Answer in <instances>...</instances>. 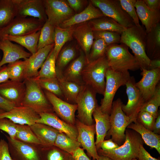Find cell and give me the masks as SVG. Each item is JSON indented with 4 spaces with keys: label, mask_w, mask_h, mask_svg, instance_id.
Masks as SVG:
<instances>
[{
    "label": "cell",
    "mask_w": 160,
    "mask_h": 160,
    "mask_svg": "<svg viewBox=\"0 0 160 160\" xmlns=\"http://www.w3.org/2000/svg\"><path fill=\"white\" fill-rule=\"evenodd\" d=\"M146 34L143 26L135 25L126 28L121 34L120 43L132 50L141 70H148L151 60L146 52Z\"/></svg>",
    "instance_id": "6da1fadb"
},
{
    "label": "cell",
    "mask_w": 160,
    "mask_h": 160,
    "mask_svg": "<svg viewBox=\"0 0 160 160\" xmlns=\"http://www.w3.org/2000/svg\"><path fill=\"white\" fill-rule=\"evenodd\" d=\"M105 56L109 67L114 71L125 72L140 69L137 60L130 53L129 47L124 44L108 46Z\"/></svg>",
    "instance_id": "7a4b0ae2"
},
{
    "label": "cell",
    "mask_w": 160,
    "mask_h": 160,
    "mask_svg": "<svg viewBox=\"0 0 160 160\" xmlns=\"http://www.w3.org/2000/svg\"><path fill=\"white\" fill-rule=\"evenodd\" d=\"M123 144L116 149L104 151L100 148L98 154L109 157L114 160H132L137 158L140 147L144 142L140 135L135 131L127 129L125 131Z\"/></svg>",
    "instance_id": "3957f363"
},
{
    "label": "cell",
    "mask_w": 160,
    "mask_h": 160,
    "mask_svg": "<svg viewBox=\"0 0 160 160\" xmlns=\"http://www.w3.org/2000/svg\"><path fill=\"white\" fill-rule=\"evenodd\" d=\"M23 81L26 90L21 106L30 108L39 114L54 113L51 104L36 79L27 78Z\"/></svg>",
    "instance_id": "277c9868"
},
{
    "label": "cell",
    "mask_w": 160,
    "mask_h": 160,
    "mask_svg": "<svg viewBox=\"0 0 160 160\" xmlns=\"http://www.w3.org/2000/svg\"><path fill=\"white\" fill-rule=\"evenodd\" d=\"M123 103L118 98L113 101L110 114L111 128L107 133L108 138L111 139L119 146L124 142L125 131L128 126L132 122H136V119L132 116H127L122 109Z\"/></svg>",
    "instance_id": "5b68a950"
},
{
    "label": "cell",
    "mask_w": 160,
    "mask_h": 160,
    "mask_svg": "<svg viewBox=\"0 0 160 160\" xmlns=\"http://www.w3.org/2000/svg\"><path fill=\"white\" fill-rule=\"evenodd\" d=\"M108 67L105 55L87 64L82 73L84 84L91 87L96 93L103 95L105 85V74Z\"/></svg>",
    "instance_id": "8992f818"
},
{
    "label": "cell",
    "mask_w": 160,
    "mask_h": 160,
    "mask_svg": "<svg viewBox=\"0 0 160 160\" xmlns=\"http://www.w3.org/2000/svg\"><path fill=\"white\" fill-rule=\"evenodd\" d=\"M129 72H121L114 71L108 67L107 69L105 76V85L100 106L101 111L110 115L113 99L118 89L125 85L130 78Z\"/></svg>",
    "instance_id": "52a82bcc"
},
{
    "label": "cell",
    "mask_w": 160,
    "mask_h": 160,
    "mask_svg": "<svg viewBox=\"0 0 160 160\" xmlns=\"http://www.w3.org/2000/svg\"><path fill=\"white\" fill-rule=\"evenodd\" d=\"M96 93L91 87L84 84L76 100V119L87 125L94 124L92 113L98 106L96 98Z\"/></svg>",
    "instance_id": "ba28073f"
},
{
    "label": "cell",
    "mask_w": 160,
    "mask_h": 160,
    "mask_svg": "<svg viewBox=\"0 0 160 160\" xmlns=\"http://www.w3.org/2000/svg\"><path fill=\"white\" fill-rule=\"evenodd\" d=\"M45 22L32 17L16 16L9 24L0 29V39L6 35L20 36L37 32Z\"/></svg>",
    "instance_id": "9c48e42d"
},
{
    "label": "cell",
    "mask_w": 160,
    "mask_h": 160,
    "mask_svg": "<svg viewBox=\"0 0 160 160\" xmlns=\"http://www.w3.org/2000/svg\"><path fill=\"white\" fill-rule=\"evenodd\" d=\"M104 16L110 17L127 28L135 24L131 17L122 8L119 0H91Z\"/></svg>",
    "instance_id": "30bf717a"
},
{
    "label": "cell",
    "mask_w": 160,
    "mask_h": 160,
    "mask_svg": "<svg viewBox=\"0 0 160 160\" xmlns=\"http://www.w3.org/2000/svg\"><path fill=\"white\" fill-rule=\"evenodd\" d=\"M48 22L55 27L59 26L75 14L67 0H43Z\"/></svg>",
    "instance_id": "8fae6325"
},
{
    "label": "cell",
    "mask_w": 160,
    "mask_h": 160,
    "mask_svg": "<svg viewBox=\"0 0 160 160\" xmlns=\"http://www.w3.org/2000/svg\"><path fill=\"white\" fill-rule=\"evenodd\" d=\"M5 136L12 160H42L41 145L26 143Z\"/></svg>",
    "instance_id": "7c38bea8"
},
{
    "label": "cell",
    "mask_w": 160,
    "mask_h": 160,
    "mask_svg": "<svg viewBox=\"0 0 160 160\" xmlns=\"http://www.w3.org/2000/svg\"><path fill=\"white\" fill-rule=\"evenodd\" d=\"M135 81L133 76H130L125 85L128 100L127 104H123L122 109L127 116L137 118L138 113L145 102L141 92L135 85Z\"/></svg>",
    "instance_id": "4fadbf2b"
},
{
    "label": "cell",
    "mask_w": 160,
    "mask_h": 160,
    "mask_svg": "<svg viewBox=\"0 0 160 160\" xmlns=\"http://www.w3.org/2000/svg\"><path fill=\"white\" fill-rule=\"evenodd\" d=\"M76 121L75 125L78 132L77 141L83 150H86L88 156L92 158L93 160H96L99 155L95 141V124L87 125L81 122L76 118Z\"/></svg>",
    "instance_id": "5bb4252c"
},
{
    "label": "cell",
    "mask_w": 160,
    "mask_h": 160,
    "mask_svg": "<svg viewBox=\"0 0 160 160\" xmlns=\"http://www.w3.org/2000/svg\"><path fill=\"white\" fill-rule=\"evenodd\" d=\"M44 91L56 114L67 123L75 125L77 105L69 103L47 91Z\"/></svg>",
    "instance_id": "9a60e30c"
},
{
    "label": "cell",
    "mask_w": 160,
    "mask_h": 160,
    "mask_svg": "<svg viewBox=\"0 0 160 160\" xmlns=\"http://www.w3.org/2000/svg\"><path fill=\"white\" fill-rule=\"evenodd\" d=\"M17 7V16H28L45 22L47 20L43 0H15Z\"/></svg>",
    "instance_id": "2e32d148"
},
{
    "label": "cell",
    "mask_w": 160,
    "mask_h": 160,
    "mask_svg": "<svg viewBox=\"0 0 160 160\" xmlns=\"http://www.w3.org/2000/svg\"><path fill=\"white\" fill-rule=\"evenodd\" d=\"M142 78L135 85L141 92L145 101L153 96L160 80V68L147 70L143 69Z\"/></svg>",
    "instance_id": "e0dca14e"
},
{
    "label": "cell",
    "mask_w": 160,
    "mask_h": 160,
    "mask_svg": "<svg viewBox=\"0 0 160 160\" xmlns=\"http://www.w3.org/2000/svg\"><path fill=\"white\" fill-rule=\"evenodd\" d=\"M40 115L28 107L15 106L8 111L0 114V118H7L18 124L31 125L39 119Z\"/></svg>",
    "instance_id": "ac0fdd59"
},
{
    "label": "cell",
    "mask_w": 160,
    "mask_h": 160,
    "mask_svg": "<svg viewBox=\"0 0 160 160\" xmlns=\"http://www.w3.org/2000/svg\"><path fill=\"white\" fill-rule=\"evenodd\" d=\"M24 81L9 79L0 84V95L15 106H21L25 93Z\"/></svg>",
    "instance_id": "d6986e66"
},
{
    "label": "cell",
    "mask_w": 160,
    "mask_h": 160,
    "mask_svg": "<svg viewBox=\"0 0 160 160\" xmlns=\"http://www.w3.org/2000/svg\"><path fill=\"white\" fill-rule=\"evenodd\" d=\"M0 50L3 53V57L0 61V68L5 64L20 59H26L31 55L19 45L4 39H0Z\"/></svg>",
    "instance_id": "ffe728a7"
},
{
    "label": "cell",
    "mask_w": 160,
    "mask_h": 160,
    "mask_svg": "<svg viewBox=\"0 0 160 160\" xmlns=\"http://www.w3.org/2000/svg\"><path fill=\"white\" fill-rule=\"evenodd\" d=\"M39 119L36 123L48 125L68 136L77 140L78 132L76 125L68 124L60 119L55 113H47L39 114Z\"/></svg>",
    "instance_id": "44dd1931"
},
{
    "label": "cell",
    "mask_w": 160,
    "mask_h": 160,
    "mask_svg": "<svg viewBox=\"0 0 160 160\" xmlns=\"http://www.w3.org/2000/svg\"><path fill=\"white\" fill-rule=\"evenodd\" d=\"M54 44L47 46L39 49L28 58L25 59L26 65L24 80L26 79L36 77L39 70L41 68L49 53L54 47ZM23 80V81H24Z\"/></svg>",
    "instance_id": "7402d4cb"
},
{
    "label": "cell",
    "mask_w": 160,
    "mask_h": 160,
    "mask_svg": "<svg viewBox=\"0 0 160 160\" xmlns=\"http://www.w3.org/2000/svg\"><path fill=\"white\" fill-rule=\"evenodd\" d=\"M73 36L81 47L87 60L94 40L93 31L90 27L88 21L75 25Z\"/></svg>",
    "instance_id": "603a6c76"
},
{
    "label": "cell",
    "mask_w": 160,
    "mask_h": 160,
    "mask_svg": "<svg viewBox=\"0 0 160 160\" xmlns=\"http://www.w3.org/2000/svg\"><path fill=\"white\" fill-rule=\"evenodd\" d=\"M92 116L95 122V144L97 151L100 148L101 144L110 129V115L103 112L98 105L93 112Z\"/></svg>",
    "instance_id": "cb8c5ba5"
},
{
    "label": "cell",
    "mask_w": 160,
    "mask_h": 160,
    "mask_svg": "<svg viewBox=\"0 0 160 160\" xmlns=\"http://www.w3.org/2000/svg\"><path fill=\"white\" fill-rule=\"evenodd\" d=\"M139 19L145 28L146 33L160 21V11H153L146 5L143 0H137L135 5Z\"/></svg>",
    "instance_id": "d4e9b609"
},
{
    "label": "cell",
    "mask_w": 160,
    "mask_h": 160,
    "mask_svg": "<svg viewBox=\"0 0 160 160\" xmlns=\"http://www.w3.org/2000/svg\"><path fill=\"white\" fill-rule=\"evenodd\" d=\"M87 64L86 56L81 50L79 56L72 61L64 70L62 75V77L67 81L83 85L82 73Z\"/></svg>",
    "instance_id": "484cf974"
},
{
    "label": "cell",
    "mask_w": 160,
    "mask_h": 160,
    "mask_svg": "<svg viewBox=\"0 0 160 160\" xmlns=\"http://www.w3.org/2000/svg\"><path fill=\"white\" fill-rule=\"evenodd\" d=\"M104 16L101 11L89 1L87 6L83 10L75 14L59 26L63 28H68Z\"/></svg>",
    "instance_id": "4316f807"
},
{
    "label": "cell",
    "mask_w": 160,
    "mask_h": 160,
    "mask_svg": "<svg viewBox=\"0 0 160 160\" xmlns=\"http://www.w3.org/2000/svg\"><path fill=\"white\" fill-rule=\"evenodd\" d=\"M30 126L42 145H54L59 131L48 125L41 123H36Z\"/></svg>",
    "instance_id": "83f0119b"
},
{
    "label": "cell",
    "mask_w": 160,
    "mask_h": 160,
    "mask_svg": "<svg viewBox=\"0 0 160 160\" xmlns=\"http://www.w3.org/2000/svg\"><path fill=\"white\" fill-rule=\"evenodd\" d=\"M146 52L150 60L160 58V23L146 34Z\"/></svg>",
    "instance_id": "f1b7e54d"
},
{
    "label": "cell",
    "mask_w": 160,
    "mask_h": 160,
    "mask_svg": "<svg viewBox=\"0 0 160 160\" xmlns=\"http://www.w3.org/2000/svg\"><path fill=\"white\" fill-rule=\"evenodd\" d=\"M133 130L141 136L144 143L150 147L154 148L160 154V135L153 131L146 129L141 124L136 122H132L127 127Z\"/></svg>",
    "instance_id": "f546056e"
},
{
    "label": "cell",
    "mask_w": 160,
    "mask_h": 160,
    "mask_svg": "<svg viewBox=\"0 0 160 160\" xmlns=\"http://www.w3.org/2000/svg\"><path fill=\"white\" fill-rule=\"evenodd\" d=\"M88 23L93 31H108L121 34L126 29L113 19L105 16L91 20Z\"/></svg>",
    "instance_id": "4dcf8cb0"
},
{
    "label": "cell",
    "mask_w": 160,
    "mask_h": 160,
    "mask_svg": "<svg viewBox=\"0 0 160 160\" xmlns=\"http://www.w3.org/2000/svg\"><path fill=\"white\" fill-rule=\"evenodd\" d=\"M63 96V100L71 104H76L77 98L83 85L67 81L62 75L57 76Z\"/></svg>",
    "instance_id": "1f68e13d"
},
{
    "label": "cell",
    "mask_w": 160,
    "mask_h": 160,
    "mask_svg": "<svg viewBox=\"0 0 160 160\" xmlns=\"http://www.w3.org/2000/svg\"><path fill=\"white\" fill-rule=\"evenodd\" d=\"M40 30L30 34L20 36L6 35L2 38L13 41L24 47L31 54L37 51V45Z\"/></svg>",
    "instance_id": "d6a6232c"
},
{
    "label": "cell",
    "mask_w": 160,
    "mask_h": 160,
    "mask_svg": "<svg viewBox=\"0 0 160 160\" xmlns=\"http://www.w3.org/2000/svg\"><path fill=\"white\" fill-rule=\"evenodd\" d=\"M17 14L15 0H0V29L11 23Z\"/></svg>",
    "instance_id": "836d02e7"
},
{
    "label": "cell",
    "mask_w": 160,
    "mask_h": 160,
    "mask_svg": "<svg viewBox=\"0 0 160 160\" xmlns=\"http://www.w3.org/2000/svg\"><path fill=\"white\" fill-rule=\"evenodd\" d=\"M76 54V48L72 45H69L61 49L56 61L57 76L62 75L67 65L74 59Z\"/></svg>",
    "instance_id": "e575fe53"
},
{
    "label": "cell",
    "mask_w": 160,
    "mask_h": 160,
    "mask_svg": "<svg viewBox=\"0 0 160 160\" xmlns=\"http://www.w3.org/2000/svg\"><path fill=\"white\" fill-rule=\"evenodd\" d=\"M75 26V25L66 28H62L59 26L55 27L53 49L57 58L59 52L65 43L71 41L73 38V34Z\"/></svg>",
    "instance_id": "d590c367"
},
{
    "label": "cell",
    "mask_w": 160,
    "mask_h": 160,
    "mask_svg": "<svg viewBox=\"0 0 160 160\" xmlns=\"http://www.w3.org/2000/svg\"><path fill=\"white\" fill-rule=\"evenodd\" d=\"M42 160H75L69 153L54 145H41Z\"/></svg>",
    "instance_id": "8d00e7d4"
},
{
    "label": "cell",
    "mask_w": 160,
    "mask_h": 160,
    "mask_svg": "<svg viewBox=\"0 0 160 160\" xmlns=\"http://www.w3.org/2000/svg\"><path fill=\"white\" fill-rule=\"evenodd\" d=\"M54 48V47H53ZM57 58L53 48L49 53L46 60L35 78H52L57 77L56 71Z\"/></svg>",
    "instance_id": "74e56055"
},
{
    "label": "cell",
    "mask_w": 160,
    "mask_h": 160,
    "mask_svg": "<svg viewBox=\"0 0 160 160\" xmlns=\"http://www.w3.org/2000/svg\"><path fill=\"white\" fill-rule=\"evenodd\" d=\"M15 139L24 143L35 145L42 144L31 130L27 125L17 124V131Z\"/></svg>",
    "instance_id": "f35d334b"
},
{
    "label": "cell",
    "mask_w": 160,
    "mask_h": 160,
    "mask_svg": "<svg viewBox=\"0 0 160 160\" xmlns=\"http://www.w3.org/2000/svg\"><path fill=\"white\" fill-rule=\"evenodd\" d=\"M55 27L47 20L40 30L37 50L47 46L54 44Z\"/></svg>",
    "instance_id": "ab89813d"
},
{
    "label": "cell",
    "mask_w": 160,
    "mask_h": 160,
    "mask_svg": "<svg viewBox=\"0 0 160 160\" xmlns=\"http://www.w3.org/2000/svg\"><path fill=\"white\" fill-rule=\"evenodd\" d=\"M54 145L72 155L73 152L81 146L76 140L71 138L64 133L58 134Z\"/></svg>",
    "instance_id": "60d3db41"
},
{
    "label": "cell",
    "mask_w": 160,
    "mask_h": 160,
    "mask_svg": "<svg viewBox=\"0 0 160 160\" xmlns=\"http://www.w3.org/2000/svg\"><path fill=\"white\" fill-rule=\"evenodd\" d=\"M34 78L44 90L54 94L63 100V96L57 77L52 78Z\"/></svg>",
    "instance_id": "b9f144b4"
},
{
    "label": "cell",
    "mask_w": 160,
    "mask_h": 160,
    "mask_svg": "<svg viewBox=\"0 0 160 160\" xmlns=\"http://www.w3.org/2000/svg\"><path fill=\"white\" fill-rule=\"evenodd\" d=\"M160 106V85L159 83L153 95L148 100L145 102L140 111L147 112L156 119L158 113V109Z\"/></svg>",
    "instance_id": "7bdbcfd3"
},
{
    "label": "cell",
    "mask_w": 160,
    "mask_h": 160,
    "mask_svg": "<svg viewBox=\"0 0 160 160\" xmlns=\"http://www.w3.org/2000/svg\"><path fill=\"white\" fill-rule=\"evenodd\" d=\"M26 61L18 60L8 64L7 65L9 76V79L14 81H23Z\"/></svg>",
    "instance_id": "ee69618b"
},
{
    "label": "cell",
    "mask_w": 160,
    "mask_h": 160,
    "mask_svg": "<svg viewBox=\"0 0 160 160\" xmlns=\"http://www.w3.org/2000/svg\"><path fill=\"white\" fill-rule=\"evenodd\" d=\"M107 46L102 39H94L87 59V64L105 56Z\"/></svg>",
    "instance_id": "f6af8a7d"
},
{
    "label": "cell",
    "mask_w": 160,
    "mask_h": 160,
    "mask_svg": "<svg viewBox=\"0 0 160 160\" xmlns=\"http://www.w3.org/2000/svg\"><path fill=\"white\" fill-rule=\"evenodd\" d=\"M94 39H101L107 46L120 43L121 34L116 32L104 31H93Z\"/></svg>",
    "instance_id": "bcb514c9"
},
{
    "label": "cell",
    "mask_w": 160,
    "mask_h": 160,
    "mask_svg": "<svg viewBox=\"0 0 160 160\" xmlns=\"http://www.w3.org/2000/svg\"><path fill=\"white\" fill-rule=\"evenodd\" d=\"M124 10L131 17L135 25H140L135 5L136 0H119Z\"/></svg>",
    "instance_id": "7dc6e473"
},
{
    "label": "cell",
    "mask_w": 160,
    "mask_h": 160,
    "mask_svg": "<svg viewBox=\"0 0 160 160\" xmlns=\"http://www.w3.org/2000/svg\"><path fill=\"white\" fill-rule=\"evenodd\" d=\"M155 119L156 118L149 113L145 111H140L137 115L136 121L146 129L152 131Z\"/></svg>",
    "instance_id": "c3c4849f"
},
{
    "label": "cell",
    "mask_w": 160,
    "mask_h": 160,
    "mask_svg": "<svg viewBox=\"0 0 160 160\" xmlns=\"http://www.w3.org/2000/svg\"><path fill=\"white\" fill-rule=\"evenodd\" d=\"M0 130L7 133L11 138L15 139L17 131V124L7 118H0Z\"/></svg>",
    "instance_id": "681fc988"
},
{
    "label": "cell",
    "mask_w": 160,
    "mask_h": 160,
    "mask_svg": "<svg viewBox=\"0 0 160 160\" xmlns=\"http://www.w3.org/2000/svg\"><path fill=\"white\" fill-rule=\"evenodd\" d=\"M0 160H12L8 143L3 139L0 140Z\"/></svg>",
    "instance_id": "f907efd6"
},
{
    "label": "cell",
    "mask_w": 160,
    "mask_h": 160,
    "mask_svg": "<svg viewBox=\"0 0 160 160\" xmlns=\"http://www.w3.org/2000/svg\"><path fill=\"white\" fill-rule=\"evenodd\" d=\"M67 1L70 7L76 12L80 11L87 1L83 0H67Z\"/></svg>",
    "instance_id": "816d5d0a"
},
{
    "label": "cell",
    "mask_w": 160,
    "mask_h": 160,
    "mask_svg": "<svg viewBox=\"0 0 160 160\" xmlns=\"http://www.w3.org/2000/svg\"><path fill=\"white\" fill-rule=\"evenodd\" d=\"M137 159L138 160H160L159 158L157 159L152 156L144 148L143 145L140 147Z\"/></svg>",
    "instance_id": "f5cc1de1"
},
{
    "label": "cell",
    "mask_w": 160,
    "mask_h": 160,
    "mask_svg": "<svg viewBox=\"0 0 160 160\" xmlns=\"http://www.w3.org/2000/svg\"><path fill=\"white\" fill-rule=\"evenodd\" d=\"M119 146L111 139L104 140L101 144L100 148L104 151H109L117 148Z\"/></svg>",
    "instance_id": "db71d44e"
},
{
    "label": "cell",
    "mask_w": 160,
    "mask_h": 160,
    "mask_svg": "<svg viewBox=\"0 0 160 160\" xmlns=\"http://www.w3.org/2000/svg\"><path fill=\"white\" fill-rule=\"evenodd\" d=\"M15 105L12 102L6 99L0 95V109L5 111H8L14 107Z\"/></svg>",
    "instance_id": "11a10c76"
},
{
    "label": "cell",
    "mask_w": 160,
    "mask_h": 160,
    "mask_svg": "<svg viewBox=\"0 0 160 160\" xmlns=\"http://www.w3.org/2000/svg\"><path fill=\"white\" fill-rule=\"evenodd\" d=\"M75 160H91L81 147L78 148L73 153Z\"/></svg>",
    "instance_id": "9f6ffc18"
},
{
    "label": "cell",
    "mask_w": 160,
    "mask_h": 160,
    "mask_svg": "<svg viewBox=\"0 0 160 160\" xmlns=\"http://www.w3.org/2000/svg\"><path fill=\"white\" fill-rule=\"evenodd\" d=\"M147 7L153 11L160 10V0H143Z\"/></svg>",
    "instance_id": "6f0895ef"
},
{
    "label": "cell",
    "mask_w": 160,
    "mask_h": 160,
    "mask_svg": "<svg viewBox=\"0 0 160 160\" xmlns=\"http://www.w3.org/2000/svg\"><path fill=\"white\" fill-rule=\"evenodd\" d=\"M9 79L7 65H4L0 68V84Z\"/></svg>",
    "instance_id": "680465c9"
},
{
    "label": "cell",
    "mask_w": 160,
    "mask_h": 160,
    "mask_svg": "<svg viewBox=\"0 0 160 160\" xmlns=\"http://www.w3.org/2000/svg\"><path fill=\"white\" fill-rule=\"evenodd\" d=\"M153 132L154 133L159 135L160 133V114L159 112L158 113L154 122Z\"/></svg>",
    "instance_id": "91938a15"
},
{
    "label": "cell",
    "mask_w": 160,
    "mask_h": 160,
    "mask_svg": "<svg viewBox=\"0 0 160 160\" xmlns=\"http://www.w3.org/2000/svg\"><path fill=\"white\" fill-rule=\"evenodd\" d=\"M160 68V58L151 60L148 70Z\"/></svg>",
    "instance_id": "94428289"
},
{
    "label": "cell",
    "mask_w": 160,
    "mask_h": 160,
    "mask_svg": "<svg viewBox=\"0 0 160 160\" xmlns=\"http://www.w3.org/2000/svg\"><path fill=\"white\" fill-rule=\"evenodd\" d=\"M98 157L96 160H114L107 156L98 155Z\"/></svg>",
    "instance_id": "6125c7cd"
},
{
    "label": "cell",
    "mask_w": 160,
    "mask_h": 160,
    "mask_svg": "<svg viewBox=\"0 0 160 160\" xmlns=\"http://www.w3.org/2000/svg\"><path fill=\"white\" fill-rule=\"evenodd\" d=\"M5 112L4 111L0 109V114L2 113Z\"/></svg>",
    "instance_id": "be15d7a7"
},
{
    "label": "cell",
    "mask_w": 160,
    "mask_h": 160,
    "mask_svg": "<svg viewBox=\"0 0 160 160\" xmlns=\"http://www.w3.org/2000/svg\"><path fill=\"white\" fill-rule=\"evenodd\" d=\"M132 160H138L137 158H135V159H133Z\"/></svg>",
    "instance_id": "e7e4bbea"
},
{
    "label": "cell",
    "mask_w": 160,
    "mask_h": 160,
    "mask_svg": "<svg viewBox=\"0 0 160 160\" xmlns=\"http://www.w3.org/2000/svg\"><path fill=\"white\" fill-rule=\"evenodd\" d=\"M1 57L0 56V61L1 60Z\"/></svg>",
    "instance_id": "03108f58"
},
{
    "label": "cell",
    "mask_w": 160,
    "mask_h": 160,
    "mask_svg": "<svg viewBox=\"0 0 160 160\" xmlns=\"http://www.w3.org/2000/svg\"></svg>",
    "instance_id": "003e7915"
}]
</instances>
